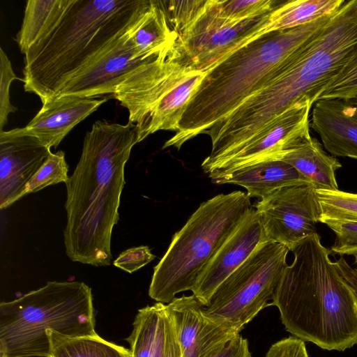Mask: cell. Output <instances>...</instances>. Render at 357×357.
Masks as SVG:
<instances>
[{
  "label": "cell",
  "mask_w": 357,
  "mask_h": 357,
  "mask_svg": "<svg viewBox=\"0 0 357 357\" xmlns=\"http://www.w3.org/2000/svg\"><path fill=\"white\" fill-rule=\"evenodd\" d=\"M137 143L136 126L96 121L86 132L82 153L66 183V252L73 261L109 266L111 239L119 219L124 168Z\"/></svg>",
  "instance_id": "6da1fadb"
},
{
  "label": "cell",
  "mask_w": 357,
  "mask_h": 357,
  "mask_svg": "<svg viewBox=\"0 0 357 357\" xmlns=\"http://www.w3.org/2000/svg\"><path fill=\"white\" fill-rule=\"evenodd\" d=\"M270 306L287 331L319 347L344 351L357 344V296L316 232L291 251Z\"/></svg>",
  "instance_id": "7a4b0ae2"
},
{
  "label": "cell",
  "mask_w": 357,
  "mask_h": 357,
  "mask_svg": "<svg viewBox=\"0 0 357 357\" xmlns=\"http://www.w3.org/2000/svg\"><path fill=\"white\" fill-rule=\"evenodd\" d=\"M152 0H70L53 28L25 53L24 89L50 100L143 17Z\"/></svg>",
  "instance_id": "3957f363"
},
{
  "label": "cell",
  "mask_w": 357,
  "mask_h": 357,
  "mask_svg": "<svg viewBox=\"0 0 357 357\" xmlns=\"http://www.w3.org/2000/svg\"><path fill=\"white\" fill-rule=\"evenodd\" d=\"M332 15L263 34L206 72L180 120L178 130L162 149L172 146L179 150L187 141L204 134L229 115L271 79Z\"/></svg>",
  "instance_id": "277c9868"
},
{
  "label": "cell",
  "mask_w": 357,
  "mask_h": 357,
  "mask_svg": "<svg viewBox=\"0 0 357 357\" xmlns=\"http://www.w3.org/2000/svg\"><path fill=\"white\" fill-rule=\"evenodd\" d=\"M91 289L82 282H47L0 303V352L8 357H49L46 332L70 336L97 334Z\"/></svg>",
  "instance_id": "5b68a950"
},
{
  "label": "cell",
  "mask_w": 357,
  "mask_h": 357,
  "mask_svg": "<svg viewBox=\"0 0 357 357\" xmlns=\"http://www.w3.org/2000/svg\"><path fill=\"white\" fill-rule=\"evenodd\" d=\"M247 194H219L200 204L176 232L153 268L149 296L167 304L176 295L192 291L216 252L252 208Z\"/></svg>",
  "instance_id": "8992f818"
},
{
  "label": "cell",
  "mask_w": 357,
  "mask_h": 357,
  "mask_svg": "<svg viewBox=\"0 0 357 357\" xmlns=\"http://www.w3.org/2000/svg\"><path fill=\"white\" fill-rule=\"evenodd\" d=\"M161 3L170 27L178 36L176 62L189 70L204 73L259 37L273 11L231 22L215 13L211 0H171Z\"/></svg>",
  "instance_id": "52a82bcc"
},
{
  "label": "cell",
  "mask_w": 357,
  "mask_h": 357,
  "mask_svg": "<svg viewBox=\"0 0 357 357\" xmlns=\"http://www.w3.org/2000/svg\"><path fill=\"white\" fill-rule=\"evenodd\" d=\"M289 250L266 241L217 288L205 312L241 331L264 308L270 306L286 267Z\"/></svg>",
  "instance_id": "ba28073f"
},
{
  "label": "cell",
  "mask_w": 357,
  "mask_h": 357,
  "mask_svg": "<svg viewBox=\"0 0 357 357\" xmlns=\"http://www.w3.org/2000/svg\"><path fill=\"white\" fill-rule=\"evenodd\" d=\"M266 241L280 243L289 251L317 232L321 209L312 184L286 186L256 202Z\"/></svg>",
  "instance_id": "9c48e42d"
},
{
  "label": "cell",
  "mask_w": 357,
  "mask_h": 357,
  "mask_svg": "<svg viewBox=\"0 0 357 357\" xmlns=\"http://www.w3.org/2000/svg\"><path fill=\"white\" fill-rule=\"evenodd\" d=\"M312 107L306 100L290 107L216 164L208 174V177L264 161L281 160L311 137L309 114Z\"/></svg>",
  "instance_id": "30bf717a"
},
{
  "label": "cell",
  "mask_w": 357,
  "mask_h": 357,
  "mask_svg": "<svg viewBox=\"0 0 357 357\" xmlns=\"http://www.w3.org/2000/svg\"><path fill=\"white\" fill-rule=\"evenodd\" d=\"M141 19L130 30L112 43L90 63L77 72L54 98L65 96L84 98L105 94L112 96L117 86L131 72L145 63L155 60L162 54L174 47L155 55L139 54L132 44L131 36Z\"/></svg>",
  "instance_id": "8fae6325"
},
{
  "label": "cell",
  "mask_w": 357,
  "mask_h": 357,
  "mask_svg": "<svg viewBox=\"0 0 357 357\" xmlns=\"http://www.w3.org/2000/svg\"><path fill=\"white\" fill-rule=\"evenodd\" d=\"M183 357H214L240 334L231 324L210 315L192 294L175 297L166 304Z\"/></svg>",
  "instance_id": "7c38bea8"
},
{
  "label": "cell",
  "mask_w": 357,
  "mask_h": 357,
  "mask_svg": "<svg viewBox=\"0 0 357 357\" xmlns=\"http://www.w3.org/2000/svg\"><path fill=\"white\" fill-rule=\"evenodd\" d=\"M175 46L131 72L112 97L127 109L128 121L139 126L157 102L188 71L176 61Z\"/></svg>",
  "instance_id": "4fadbf2b"
},
{
  "label": "cell",
  "mask_w": 357,
  "mask_h": 357,
  "mask_svg": "<svg viewBox=\"0 0 357 357\" xmlns=\"http://www.w3.org/2000/svg\"><path fill=\"white\" fill-rule=\"evenodd\" d=\"M264 242L266 240L261 219L252 208L216 252L192 289V294L206 306L220 284Z\"/></svg>",
  "instance_id": "5bb4252c"
},
{
  "label": "cell",
  "mask_w": 357,
  "mask_h": 357,
  "mask_svg": "<svg viewBox=\"0 0 357 357\" xmlns=\"http://www.w3.org/2000/svg\"><path fill=\"white\" fill-rule=\"evenodd\" d=\"M109 97L96 99L73 96L56 97L43 104L36 115L23 128L0 135L31 136L48 148H56L69 132L88 116L107 102Z\"/></svg>",
  "instance_id": "9a60e30c"
},
{
  "label": "cell",
  "mask_w": 357,
  "mask_h": 357,
  "mask_svg": "<svg viewBox=\"0 0 357 357\" xmlns=\"http://www.w3.org/2000/svg\"><path fill=\"white\" fill-rule=\"evenodd\" d=\"M51 150L31 136L0 135V208L22 197L24 188Z\"/></svg>",
  "instance_id": "2e32d148"
},
{
  "label": "cell",
  "mask_w": 357,
  "mask_h": 357,
  "mask_svg": "<svg viewBox=\"0 0 357 357\" xmlns=\"http://www.w3.org/2000/svg\"><path fill=\"white\" fill-rule=\"evenodd\" d=\"M311 126L332 155L357 160V108L350 100H318Z\"/></svg>",
  "instance_id": "e0dca14e"
},
{
  "label": "cell",
  "mask_w": 357,
  "mask_h": 357,
  "mask_svg": "<svg viewBox=\"0 0 357 357\" xmlns=\"http://www.w3.org/2000/svg\"><path fill=\"white\" fill-rule=\"evenodd\" d=\"M215 184H235L243 187L249 198L260 199L280 188L311 184L296 169L282 160H269L211 177Z\"/></svg>",
  "instance_id": "ac0fdd59"
},
{
  "label": "cell",
  "mask_w": 357,
  "mask_h": 357,
  "mask_svg": "<svg viewBox=\"0 0 357 357\" xmlns=\"http://www.w3.org/2000/svg\"><path fill=\"white\" fill-rule=\"evenodd\" d=\"M206 73L188 70L157 102L137 128V143L159 130L176 132L180 120Z\"/></svg>",
  "instance_id": "d6986e66"
},
{
  "label": "cell",
  "mask_w": 357,
  "mask_h": 357,
  "mask_svg": "<svg viewBox=\"0 0 357 357\" xmlns=\"http://www.w3.org/2000/svg\"><path fill=\"white\" fill-rule=\"evenodd\" d=\"M281 160L296 169L315 189H339L336 171L342 167V164L335 156L326 153L315 137L306 139Z\"/></svg>",
  "instance_id": "ffe728a7"
},
{
  "label": "cell",
  "mask_w": 357,
  "mask_h": 357,
  "mask_svg": "<svg viewBox=\"0 0 357 357\" xmlns=\"http://www.w3.org/2000/svg\"><path fill=\"white\" fill-rule=\"evenodd\" d=\"M344 0H287L275 8L259 36L266 33L302 26L333 15Z\"/></svg>",
  "instance_id": "44dd1931"
},
{
  "label": "cell",
  "mask_w": 357,
  "mask_h": 357,
  "mask_svg": "<svg viewBox=\"0 0 357 357\" xmlns=\"http://www.w3.org/2000/svg\"><path fill=\"white\" fill-rule=\"evenodd\" d=\"M177 34L170 27L161 1L151 4L132 33L131 40L142 55H155L174 47Z\"/></svg>",
  "instance_id": "7402d4cb"
},
{
  "label": "cell",
  "mask_w": 357,
  "mask_h": 357,
  "mask_svg": "<svg viewBox=\"0 0 357 357\" xmlns=\"http://www.w3.org/2000/svg\"><path fill=\"white\" fill-rule=\"evenodd\" d=\"M70 0H29L15 40L20 52L27 50L43 38L61 17Z\"/></svg>",
  "instance_id": "603a6c76"
},
{
  "label": "cell",
  "mask_w": 357,
  "mask_h": 357,
  "mask_svg": "<svg viewBox=\"0 0 357 357\" xmlns=\"http://www.w3.org/2000/svg\"><path fill=\"white\" fill-rule=\"evenodd\" d=\"M46 333L50 342L49 357H132L130 349L98 334L70 337L53 331Z\"/></svg>",
  "instance_id": "cb8c5ba5"
},
{
  "label": "cell",
  "mask_w": 357,
  "mask_h": 357,
  "mask_svg": "<svg viewBox=\"0 0 357 357\" xmlns=\"http://www.w3.org/2000/svg\"><path fill=\"white\" fill-rule=\"evenodd\" d=\"M162 303L156 302L139 309L132 324V331L126 340L132 357H151L155 345Z\"/></svg>",
  "instance_id": "d4e9b609"
},
{
  "label": "cell",
  "mask_w": 357,
  "mask_h": 357,
  "mask_svg": "<svg viewBox=\"0 0 357 357\" xmlns=\"http://www.w3.org/2000/svg\"><path fill=\"white\" fill-rule=\"evenodd\" d=\"M321 215L326 221L357 222V194L338 190L316 189Z\"/></svg>",
  "instance_id": "484cf974"
},
{
  "label": "cell",
  "mask_w": 357,
  "mask_h": 357,
  "mask_svg": "<svg viewBox=\"0 0 357 357\" xmlns=\"http://www.w3.org/2000/svg\"><path fill=\"white\" fill-rule=\"evenodd\" d=\"M282 1L278 0H211L215 13L231 22H242L273 10Z\"/></svg>",
  "instance_id": "4316f807"
},
{
  "label": "cell",
  "mask_w": 357,
  "mask_h": 357,
  "mask_svg": "<svg viewBox=\"0 0 357 357\" xmlns=\"http://www.w3.org/2000/svg\"><path fill=\"white\" fill-rule=\"evenodd\" d=\"M68 165L66 161L65 153L59 151L50 152L45 161L27 183L22 193V197L30 193L36 192L49 185L59 183H66Z\"/></svg>",
  "instance_id": "83f0119b"
},
{
  "label": "cell",
  "mask_w": 357,
  "mask_h": 357,
  "mask_svg": "<svg viewBox=\"0 0 357 357\" xmlns=\"http://www.w3.org/2000/svg\"><path fill=\"white\" fill-rule=\"evenodd\" d=\"M357 97V52L319 96V100H351Z\"/></svg>",
  "instance_id": "f1b7e54d"
},
{
  "label": "cell",
  "mask_w": 357,
  "mask_h": 357,
  "mask_svg": "<svg viewBox=\"0 0 357 357\" xmlns=\"http://www.w3.org/2000/svg\"><path fill=\"white\" fill-rule=\"evenodd\" d=\"M151 357H183L173 324L164 303L160 306L157 337Z\"/></svg>",
  "instance_id": "f546056e"
},
{
  "label": "cell",
  "mask_w": 357,
  "mask_h": 357,
  "mask_svg": "<svg viewBox=\"0 0 357 357\" xmlns=\"http://www.w3.org/2000/svg\"><path fill=\"white\" fill-rule=\"evenodd\" d=\"M15 79L24 82L15 74L11 62L3 51L0 48V132L8 123L10 113H14L17 108L13 106L10 99V86Z\"/></svg>",
  "instance_id": "4dcf8cb0"
},
{
  "label": "cell",
  "mask_w": 357,
  "mask_h": 357,
  "mask_svg": "<svg viewBox=\"0 0 357 357\" xmlns=\"http://www.w3.org/2000/svg\"><path fill=\"white\" fill-rule=\"evenodd\" d=\"M324 224L335 234L332 252L340 256L357 255V222L326 221Z\"/></svg>",
  "instance_id": "1f68e13d"
},
{
  "label": "cell",
  "mask_w": 357,
  "mask_h": 357,
  "mask_svg": "<svg viewBox=\"0 0 357 357\" xmlns=\"http://www.w3.org/2000/svg\"><path fill=\"white\" fill-rule=\"evenodd\" d=\"M155 257L148 246L142 245L122 252L114 261L113 264L126 272L132 273L153 261Z\"/></svg>",
  "instance_id": "d6a6232c"
},
{
  "label": "cell",
  "mask_w": 357,
  "mask_h": 357,
  "mask_svg": "<svg viewBox=\"0 0 357 357\" xmlns=\"http://www.w3.org/2000/svg\"><path fill=\"white\" fill-rule=\"evenodd\" d=\"M265 357H309L305 342L295 336H289L274 343Z\"/></svg>",
  "instance_id": "836d02e7"
},
{
  "label": "cell",
  "mask_w": 357,
  "mask_h": 357,
  "mask_svg": "<svg viewBox=\"0 0 357 357\" xmlns=\"http://www.w3.org/2000/svg\"><path fill=\"white\" fill-rule=\"evenodd\" d=\"M214 357H252L248 340L240 334L228 342Z\"/></svg>",
  "instance_id": "e575fe53"
},
{
  "label": "cell",
  "mask_w": 357,
  "mask_h": 357,
  "mask_svg": "<svg viewBox=\"0 0 357 357\" xmlns=\"http://www.w3.org/2000/svg\"><path fill=\"white\" fill-rule=\"evenodd\" d=\"M335 262L341 276L357 296V268L349 265L343 257H340Z\"/></svg>",
  "instance_id": "d590c367"
},
{
  "label": "cell",
  "mask_w": 357,
  "mask_h": 357,
  "mask_svg": "<svg viewBox=\"0 0 357 357\" xmlns=\"http://www.w3.org/2000/svg\"><path fill=\"white\" fill-rule=\"evenodd\" d=\"M350 101L357 108V97L353 100H351Z\"/></svg>",
  "instance_id": "8d00e7d4"
},
{
  "label": "cell",
  "mask_w": 357,
  "mask_h": 357,
  "mask_svg": "<svg viewBox=\"0 0 357 357\" xmlns=\"http://www.w3.org/2000/svg\"><path fill=\"white\" fill-rule=\"evenodd\" d=\"M0 357H8L4 352H0Z\"/></svg>",
  "instance_id": "74e56055"
},
{
  "label": "cell",
  "mask_w": 357,
  "mask_h": 357,
  "mask_svg": "<svg viewBox=\"0 0 357 357\" xmlns=\"http://www.w3.org/2000/svg\"><path fill=\"white\" fill-rule=\"evenodd\" d=\"M354 257V264L357 266V255H355Z\"/></svg>",
  "instance_id": "f35d334b"
}]
</instances>
